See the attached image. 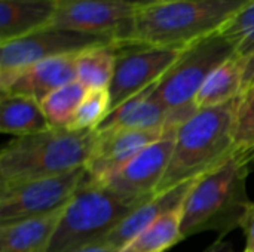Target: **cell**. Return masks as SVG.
Here are the masks:
<instances>
[{"mask_svg":"<svg viewBox=\"0 0 254 252\" xmlns=\"http://www.w3.org/2000/svg\"><path fill=\"white\" fill-rule=\"evenodd\" d=\"M112 111L109 89H88L68 126L73 131H97Z\"/></svg>","mask_w":254,"mask_h":252,"instance_id":"603a6c76","label":"cell"},{"mask_svg":"<svg viewBox=\"0 0 254 252\" xmlns=\"http://www.w3.org/2000/svg\"><path fill=\"white\" fill-rule=\"evenodd\" d=\"M58 0H0V43L51 25Z\"/></svg>","mask_w":254,"mask_h":252,"instance_id":"2e32d148","label":"cell"},{"mask_svg":"<svg viewBox=\"0 0 254 252\" xmlns=\"http://www.w3.org/2000/svg\"><path fill=\"white\" fill-rule=\"evenodd\" d=\"M156 85V83H155ZM155 85L113 108L97 131L109 129H170L174 123L173 111L153 97Z\"/></svg>","mask_w":254,"mask_h":252,"instance_id":"9a60e30c","label":"cell"},{"mask_svg":"<svg viewBox=\"0 0 254 252\" xmlns=\"http://www.w3.org/2000/svg\"><path fill=\"white\" fill-rule=\"evenodd\" d=\"M115 43L110 37L46 27L28 36L0 43V74H10L39 61L77 55L94 46Z\"/></svg>","mask_w":254,"mask_h":252,"instance_id":"ba28073f","label":"cell"},{"mask_svg":"<svg viewBox=\"0 0 254 252\" xmlns=\"http://www.w3.org/2000/svg\"><path fill=\"white\" fill-rule=\"evenodd\" d=\"M85 168L68 174L0 184V226L63 211L85 180Z\"/></svg>","mask_w":254,"mask_h":252,"instance_id":"52a82bcc","label":"cell"},{"mask_svg":"<svg viewBox=\"0 0 254 252\" xmlns=\"http://www.w3.org/2000/svg\"><path fill=\"white\" fill-rule=\"evenodd\" d=\"M167 131L168 129L97 131V144L85 166L86 180L97 184H106L143 149L158 141Z\"/></svg>","mask_w":254,"mask_h":252,"instance_id":"7c38bea8","label":"cell"},{"mask_svg":"<svg viewBox=\"0 0 254 252\" xmlns=\"http://www.w3.org/2000/svg\"><path fill=\"white\" fill-rule=\"evenodd\" d=\"M234 140L237 151L254 154V86L240 97Z\"/></svg>","mask_w":254,"mask_h":252,"instance_id":"d4e9b609","label":"cell"},{"mask_svg":"<svg viewBox=\"0 0 254 252\" xmlns=\"http://www.w3.org/2000/svg\"><path fill=\"white\" fill-rule=\"evenodd\" d=\"M77 80L76 55L48 58L10 74H0L1 94L22 95L39 102L58 88Z\"/></svg>","mask_w":254,"mask_h":252,"instance_id":"4fadbf2b","label":"cell"},{"mask_svg":"<svg viewBox=\"0 0 254 252\" xmlns=\"http://www.w3.org/2000/svg\"><path fill=\"white\" fill-rule=\"evenodd\" d=\"M116 67L109 86L112 110L155 85L176 62L182 50L135 42L115 43Z\"/></svg>","mask_w":254,"mask_h":252,"instance_id":"9c48e42d","label":"cell"},{"mask_svg":"<svg viewBox=\"0 0 254 252\" xmlns=\"http://www.w3.org/2000/svg\"><path fill=\"white\" fill-rule=\"evenodd\" d=\"M250 1L179 0L141 7L135 12L129 42L182 50L217 33Z\"/></svg>","mask_w":254,"mask_h":252,"instance_id":"277c9868","label":"cell"},{"mask_svg":"<svg viewBox=\"0 0 254 252\" xmlns=\"http://www.w3.org/2000/svg\"><path fill=\"white\" fill-rule=\"evenodd\" d=\"M176 134L177 128L168 129L158 141L143 149L104 186L127 199L140 202L153 199L170 163Z\"/></svg>","mask_w":254,"mask_h":252,"instance_id":"8fae6325","label":"cell"},{"mask_svg":"<svg viewBox=\"0 0 254 252\" xmlns=\"http://www.w3.org/2000/svg\"><path fill=\"white\" fill-rule=\"evenodd\" d=\"M144 203L122 198L104 184L88 181L85 175L77 193L61 214L48 252H79L106 238Z\"/></svg>","mask_w":254,"mask_h":252,"instance_id":"5b68a950","label":"cell"},{"mask_svg":"<svg viewBox=\"0 0 254 252\" xmlns=\"http://www.w3.org/2000/svg\"><path fill=\"white\" fill-rule=\"evenodd\" d=\"M40 102L30 97L1 94L0 131L16 137H27L51 129Z\"/></svg>","mask_w":254,"mask_h":252,"instance_id":"ac0fdd59","label":"cell"},{"mask_svg":"<svg viewBox=\"0 0 254 252\" xmlns=\"http://www.w3.org/2000/svg\"><path fill=\"white\" fill-rule=\"evenodd\" d=\"M195 181L180 184V186H177V187H174L165 193L156 195L153 199H150L144 205L138 206L127 218H124L100 242H103L104 245H107L115 252H121L125 245H128L138 233H141L153 221H156L158 218H161L167 212H170L176 208H180L183 205L189 190L195 184Z\"/></svg>","mask_w":254,"mask_h":252,"instance_id":"5bb4252c","label":"cell"},{"mask_svg":"<svg viewBox=\"0 0 254 252\" xmlns=\"http://www.w3.org/2000/svg\"><path fill=\"white\" fill-rule=\"evenodd\" d=\"M240 98L198 111L177 128L176 143L156 195L195 181L235 153L234 126Z\"/></svg>","mask_w":254,"mask_h":252,"instance_id":"7a4b0ae2","label":"cell"},{"mask_svg":"<svg viewBox=\"0 0 254 252\" xmlns=\"http://www.w3.org/2000/svg\"><path fill=\"white\" fill-rule=\"evenodd\" d=\"M97 144V131L51 128L16 137L0 151V184L49 178L85 168Z\"/></svg>","mask_w":254,"mask_h":252,"instance_id":"3957f363","label":"cell"},{"mask_svg":"<svg viewBox=\"0 0 254 252\" xmlns=\"http://www.w3.org/2000/svg\"><path fill=\"white\" fill-rule=\"evenodd\" d=\"M63 211L40 218L1 224L0 252H48Z\"/></svg>","mask_w":254,"mask_h":252,"instance_id":"e0dca14e","label":"cell"},{"mask_svg":"<svg viewBox=\"0 0 254 252\" xmlns=\"http://www.w3.org/2000/svg\"><path fill=\"white\" fill-rule=\"evenodd\" d=\"M128 4H131L135 9L153 6V4H162V3H171V1H179V0H125Z\"/></svg>","mask_w":254,"mask_h":252,"instance_id":"f1b7e54d","label":"cell"},{"mask_svg":"<svg viewBox=\"0 0 254 252\" xmlns=\"http://www.w3.org/2000/svg\"><path fill=\"white\" fill-rule=\"evenodd\" d=\"M219 33L235 48V55L247 58L254 52V0L232 16Z\"/></svg>","mask_w":254,"mask_h":252,"instance_id":"cb8c5ba5","label":"cell"},{"mask_svg":"<svg viewBox=\"0 0 254 252\" xmlns=\"http://www.w3.org/2000/svg\"><path fill=\"white\" fill-rule=\"evenodd\" d=\"M137 9L125 0H58L52 27L129 42Z\"/></svg>","mask_w":254,"mask_h":252,"instance_id":"30bf717a","label":"cell"},{"mask_svg":"<svg viewBox=\"0 0 254 252\" xmlns=\"http://www.w3.org/2000/svg\"><path fill=\"white\" fill-rule=\"evenodd\" d=\"M244 71H243V94L254 86V52L247 58H243Z\"/></svg>","mask_w":254,"mask_h":252,"instance_id":"4316f807","label":"cell"},{"mask_svg":"<svg viewBox=\"0 0 254 252\" xmlns=\"http://www.w3.org/2000/svg\"><path fill=\"white\" fill-rule=\"evenodd\" d=\"M240 229L246 236V250L244 252H254V202H250Z\"/></svg>","mask_w":254,"mask_h":252,"instance_id":"484cf974","label":"cell"},{"mask_svg":"<svg viewBox=\"0 0 254 252\" xmlns=\"http://www.w3.org/2000/svg\"><path fill=\"white\" fill-rule=\"evenodd\" d=\"M201 252H234V247L229 242H225L222 238L213 242L210 247H207L204 251Z\"/></svg>","mask_w":254,"mask_h":252,"instance_id":"83f0119b","label":"cell"},{"mask_svg":"<svg viewBox=\"0 0 254 252\" xmlns=\"http://www.w3.org/2000/svg\"><path fill=\"white\" fill-rule=\"evenodd\" d=\"M254 154L237 151L220 166L195 181L182 205V235L185 239L216 232L223 238L241 226L250 205L247 177Z\"/></svg>","mask_w":254,"mask_h":252,"instance_id":"6da1fadb","label":"cell"},{"mask_svg":"<svg viewBox=\"0 0 254 252\" xmlns=\"http://www.w3.org/2000/svg\"><path fill=\"white\" fill-rule=\"evenodd\" d=\"M116 67L115 43L100 45L76 55L77 82L86 89H109Z\"/></svg>","mask_w":254,"mask_h":252,"instance_id":"ffe728a7","label":"cell"},{"mask_svg":"<svg viewBox=\"0 0 254 252\" xmlns=\"http://www.w3.org/2000/svg\"><path fill=\"white\" fill-rule=\"evenodd\" d=\"M86 88L77 80L58 88L40 101V107L52 128H68L74 113L86 94Z\"/></svg>","mask_w":254,"mask_h":252,"instance_id":"7402d4cb","label":"cell"},{"mask_svg":"<svg viewBox=\"0 0 254 252\" xmlns=\"http://www.w3.org/2000/svg\"><path fill=\"white\" fill-rule=\"evenodd\" d=\"M243 58L234 55L219 65L204 82L195 97L198 108H211L234 101L243 95Z\"/></svg>","mask_w":254,"mask_h":252,"instance_id":"d6986e66","label":"cell"},{"mask_svg":"<svg viewBox=\"0 0 254 252\" xmlns=\"http://www.w3.org/2000/svg\"><path fill=\"white\" fill-rule=\"evenodd\" d=\"M182 241H185V238L182 235L180 206L153 221L121 252H165Z\"/></svg>","mask_w":254,"mask_h":252,"instance_id":"44dd1931","label":"cell"},{"mask_svg":"<svg viewBox=\"0 0 254 252\" xmlns=\"http://www.w3.org/2000/svg\"><path fill=\"white\" fill-rule=\"evenodd\" d=\"M234 55V45L219 31L189 45L156 82L153 97L168 110L195 104V97L207 77Z\"/></svg>","mask_w":254,"mask_h":252,"instance_id":"8992f818","label":"cell"}]
</instances>
